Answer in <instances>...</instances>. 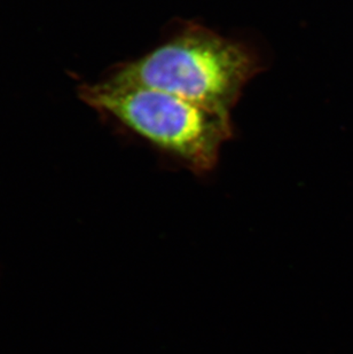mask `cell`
<instances>
[{"mask_svg":"<svg viewBox=\"0 0 353 354\" xmlns=\"http://www.w3.org/2000/svg\"><path fill=\"white\" fill-rule=\"evenodd\" d=\"M263 61L248 44L183 21L152 50L117 64L107 82L150 87L230 115Z\"/></svg>","mask_w":353,"mask_h":354,"instance_id":"6da1fadb","label":"cell"},{"mask_svg":"<svg viewBox=\"0 0 353 354\" xmlns=\"http://www.w3.org/2000/svg\"><path fill=\"white\" fill-rule=\"evenodd\" d=\"M80 100L197 176L216 167L233 137L232 116L164 91L102 80L84 84Z\"/></svg>","mask_w":353,"mask_h":354,"instance_id":"7a4b0ae2","label":"cell"}]
</instances>
